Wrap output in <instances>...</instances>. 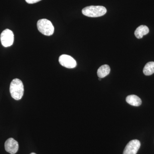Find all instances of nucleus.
Listing matches in <instances>:
<instances>
[{
  "label": "nucleus",
  "mask_w": 154,
  "mask_h": 154,
  "mask_svg": "<svg viewBox=\"0 0 154 154\" xmlns=\"http://www.w3.org/2000/svg\"><path fill=\"white\" fill-rule=\"evenodd\" d=\"M10 91L12 98L15 100L22 99L24 95V85L22 81L19 79H14L10 85Z\"/></svg>",
  "instance_id": "obj_1"
},
{
  "label": "nucleus",
  "mask_w": 154,
  "mask_h": 154,
  "mask_svg": "<svg viewBox=\"0 0 154 154\" xmlns=\"http://www.w3.org/2000/svg\"><path fill=\"white\" fill-rule=\"evenodd\" d=\"M83 15L89 17H98L104 16L107 13V9L102 6H90L82 10Z\"/></svg>",
  "instance_id": "obj_2"
},
{
  "label": "nucleus",
  "mask_w": 154,
  "mask_h": 154,
  "mask_svg": "<svg viewBox=\"0 0 154 154\" xmlns=\"http://www.w3.org/2000/svg\"><path fill=\"white\" fill-rule=\"evenodd\" d=\"M37 27L39 32L45 36H51L54 32L53 25L48 19H41L38 20L37 23Z\"/></svg>",
  "instance_id": "obj_3"
},
{
  "label": "nucleus",
  "mask_w": 154,
  "mask_h": 154,
  "mask_svg": "<svg viewBox=\"0 0 154 154\" xmlns=\"http://www.w3.org/2000/svg\"><path fill=\"white\" fill-rule=\"evenodd\" d=\"M0 39L3 46L10 47L14 43V33L12 30L8 29H5L1 33Z\"/></svg>",
  "instance_id": "obj_4"
},
{
  "label": "nucleus",
  "mask_w": 154,
  "mask_h": 154,
  "mask_svg": "<svg viewBox=\"0 0 154 154\" xmlns=\"http://www.w3.org/2000/svg\"><path fill=\"white\" fill-rule=\"evenodd\" d=\"M59 61L60 65L67 68H74L77 66L76 62L74 59L66 54L61 55L59 58Z\"/></svg>",
  "instance_id": "obj_5"
},
{
  "label": "nucleus",
  "mask_w": 154,
  "mask_h": 154,
  "mask_svg": "<svg viewBox=\"0 0 154 154\" xmlns=\"http://www.w3.org/2000/svg\"><path fill=\"white\" fill-rule=\"evenodd\" d=\"M140 146V143L137 140L130 141L127 144L123 154H136Z\"/></svg>",
  "instance_id": "obj_6"
},
{
  "label": "nucleus",
  "mask_w": 154,
  "mask_h": 154,
  "mask_svg": "<svg viewBox=\"0 0 154 154\" xmlns=\"http://www.w3.org/2000/svg\"><path fill=\"white\" fill-rule=\"evenodd\" d=\"M5 147L6 151L11 154H15L19 149V144L14 138H10L6 141Z\"/></svg>",
  "instance_id": "obj_7"
},
{
  "label": "nucleus",
  "mask_w": 154,
  "mask_h": 154,
  "mask_svg": "<svg viewBox=\"0 0 154 154\" xmlns=\"http://www.w3.org/2000/svg\"><path fill=\"white\" fill-rule=\"evenodd\" d=\"M149 29L147 26L142 25L137 28L134 32L135 36L137 38H141L143 36L149 33Z\"/></svg>",
  "instance_id": "obj_8"
},
{
  "label": "nucleus",
  "mask_w": 154,
  "mask_h": 154,
  "mask_svg": "<svg viewBox=\"0 0 154 154\" xmlns=\"http://www.w3.org/2000/svg\"><path fill=\"white\" fill-rule=\"evenodd\" d=\"M126 101L128 104L134 106H139L142 104L141 99L134 95L128 96L126 98Z\"/></svg>",
  "instance_id": "obj_9"
},
{
  "label": "nucleus",
  "mask_w": 154,
  "mask_h": 154,
  "mask_svg": "<svg viewBox=\"0 0 154 154\" xmlns=\"http://www.w3.org/2000/svg\"><path fill=\"white\" fill-rule=\"evenodd\" d=\"M110 71V66L108 65H104L100 66L97 71V75L99 78H105L107 75H109Z\"/></svg>",
  "instance_id": "obj_10"
},
{
  "label": "nucleus",
  "mask_w": 154,
  "mask_h": 154,
  "mask_svg": "<svg viewBox=\"0 0 154 154\" xmlns=\"http://www.w3.org/2000/svg\"><path fill=\"white\" fill-rule=\"evenodd\" d=\"M143 72L146 75H150L154 73V62H149L144 67Z\"/></svg>",
  "instance_id": "obj_11"
},
{
  "label": "nucleus",
  "mask_w": 154,
  "mask_h": 154,
  "mask_svg": "<svg viewBox=\"0 0 154 154\" xmlns=\"http://www.w3.org/2000/svg\"><path fill=\"white\" fill-rule=\"evenodd\" d=\"M41 1V0H25L26 2L29 4H34V3L38 2Z\"/></svg>",
  "instance_id": "obj_12"
},
{
  "label": "nucleus",
  "mask_w": 154,
  "mask_h": 154,
  "mask_svg": "<svg viewBox=\"0 0 154 154\" xmlns=\"http://www.w3.org/2000/svg\"><path fill=\"white\" fill-rule=\"evenodd\" d=\"M99 81H101V80H102V79L101 78H99Z\"/></svg>",
  "instance_id": "obj_13"
},
{
  "label": "nucleus",
  "mask_w": 154,
  "mask_h": 154,
  "mask_svg": "<svg viewBox=\"0 0 154 154\" xmlns=\"http://www.w3.org/2000/svg\"><path fill=\"white\" fill-rule=\"evenodd\" d=\"M30 154H36L35 153H30Z\"/></svg>",
  "instance_id": "obj_14"
}]
</instances>
